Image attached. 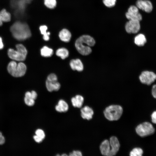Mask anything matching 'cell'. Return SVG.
Segmentation results:
<instances>
[{
  "mask_svg": "<svg viewBox=\"0 0 156 156\" xmlns=\"http://www.w3.org/2000/svg\"><path fill=\"white\" fill-rule=\"evenodd\" d=\"M95 43L94 39L90 36L84 35L79 37L75 42V47L78 51L83 55H87L92 52L90 47Z\"/></svg>",
  "mask_w": 156,
  "mask_h": 156,
  "instance_id": "cell-1",
  "label": "cell"
},
{
  "mask_svg": "<svg viewBox=\"0 0 156 156\" xmlns=\"http://www.w3.org/2000/svg\"><path fill=\"white\" fill-rule=\"evenodd\" d=\"M10 31L14 37L18 40H24L29 38L31 35L30 29L25 23L18 21L12 25Z\"/></svg>",
  "mask_w": 156,
  "mask_h": 156,
  "instance_id": "cell-2",
  "label": "cell"
},
{
  "mask_svg": "<svg viewBox=\"0 0 156 156\" xmlns=\"http://www.w3.org/2000/svg\"><path fill=\"white\" fill-rule=\"evenodd\" d=\"M120 144L117 138L115 136L111 137L109 141H103L100 145V148L101 154L105 156L115 155L118 151Z\"/></svg>",
  "mask_w": 156,
  "mask_h": 156,
  "instance_id": "cell-3",
  "label": "cell"
},
{
  "mask_svg": "<svg viewBox=\"0 0 156 156\" xmlns=\"http://www.w3.org/2000/svg\"><path fill=\"white\" fill-rule=\"evenodd\" d=\"M16 50L9 49L8 51L9 57L11 59L18 61L24 60L27 54V51L25 46L21 44L16 45Z\"/></svg>",
  "mask_w": 156,
  "mask_h": 156,
  "instance_id": "cell-4",
  "label": "cell"
},
{
  "mask_svg": "<svg viewBox=\"0 0 156 156\" xmlns=\"http://www.w3.org/2000/svg\"><path fill=\"white\" fill-rule=\"evenodd\" d=\"M7 70L8 73L12 76L21 77L25 73L27 67L25 64L22 62L17 64L15 61H12L8 64Z\"/></svg>",
  "mask_w": 156,
  "mask_h": 156,
  "instance_id": "cell-5",
  "label": "cell"
},
{
  "mask_svg": "<svg viewBox=\"0 0 156 156\" xmlns=\"http://www.w3.org/2000/svg\"><path fill=\"white\" fill-rule=\"evenodd\" d=\"M123 109L119 105H112L107 107L104 112L105 117L110 121L118 120L122 115Z\"/></svg>",
  "mask_w": 156,
  "mask_h": 156,
  "instance_id": "cell-6",
  "label": "cell"
},
{
  "mask_svg": "<svg viewBox=\"0 0 156 156\" xmlns=\"http://www.w3.org/2000/svg\"><path fill=\"white\" fill-rule=\"evenodd\" d=\"M135 131L139 136L144 137L153 134L155 132V129L151 123L146 122L138 125Z\"/></svg>",
  "mask_w": 156,
  "mask_h": 156,
  "instance_id": "cell-7",
  "label": "cell"
},
{
  "mask_svg": "<svg viewBox=\"0 0 156 156\" xmlns=\"http://www.w3.org/2000/svg\"><path fill=\"white\" fill-rule=\"evenodd\" d=\"M57 80V76L55 74L51 73L48 76L46 81V86L49 91H57L60 89V85Z\"/></svg>",
  "mask_w": 156,
  "mask_h": 156,
  "instance_id": "cell-8",
  "label": "cell"
},
{
  "mask_svg": "<svg viewBox=\"0 0 156 156\" xmlns=\"http://www.w3.org/2000/svg\"><path fill=\"white\" fill-rule=\"evenodd\" d=\"M126 18L129 20H136L140 21L142 19V16L139 12V9L135 5L130 6L125 13Z\"/></svg>",
  "mask_w": 156,
  "mask_h": 156,
  "instance_id": "cell-9",
  "label": "cell"
},
{
  "mask_svg": "<svg viewBox=\"0 0 156 156\" xmlns=\"http://www.w3.org/2000/svg\"><path fill=\"white\" fill-rule=\"evenodd\" d=\"M141 82L148 85H150L156 79V74L152 71H143L139 77Z\"/></svg>",
  "mask_w": 156,
  "mask_h": 156,
  "instance_id": "cell-10",
  "label": "cell"
},
{
  "mask_svg": "<svg viewBox=\"0 0 156 156\" xmlns=\"http://www.w3.org/2000/svg\"><path fill=\"white\" fill-rule=\"evenodd\" d=\"M126 32L129 34H136L140 29V21L133 20H129L125 26Z\"/></svg>",
  "mask_w": 156,
  "mask_h": 156,
  "instance_id": "cell-11",
  "label": "cell"
},
{
  "mask_svg": "<svg viewBox=\"0 0 156 156\" xmlns=\"http://www.w3.org/2000/svg\"><path fill=\"white\" fill-rule=\"evenodd\" d=\"M136 5L139 9L147 13L151 12L153 8L152 3L149 0H137Z\"/></svg>",
  "mask_w": 156,
  "mask_h": 156,
  "instance_id": "cell-12",
  "label": "cell"
},
{
  "mask_svg": "<svg viewBox=\"0 0 156 156\" xmlns=\"http://www.w3.org/2000/svg\"><path fill=\"white\" fill-rule=\"evenodd\" d=\"M81 116L84 119L89 120L92 118L94 114L92 109L89 106H86L81 109Z\"/></svg>",
  "mask_w": 156,
  "mask_h": 156,
  "instance_id": "cell-13",
  "label": "cell"
},
{
  "mask_svg": "<svg viewBox=\"0 0 156 156\" xmlns=\"http://www.w3.org/2000/svg\"><path fill=\"white\" fill-rule=\"evenodd\" d=\"M70 65L71 69L74 70L81 71L83 69V64L79 59L72 60L70 62Z\"/></svg>",
  "mask_w": 156,
  "mask_h": 156,
  "instance_id": "cell-14",
  "label": "cell"
},
{
  "mask_svg": "<svg viewBox=\"0 0 156 156\" xmlns=\"http://www.w3.org/2000/svg\"><path fill=\"white\" fill-rule=\"evenodd\" d=\"M59 36L61 40L67 42H69L70 40L71 34L70 31L68 29H64L60 32Z\"/></svg>",
  "mask_w": 156,
  "mask_h": 156,
  "instance_id": "cell-15",
  "label": "cell"
},
{
  "mask_svg": "<svg viewBox=\"0 0 156 156\" xmlns=\"http://www.w3.org/2000/svg\"><path fill=\"white\" fill-rule=\"evenodd\" d=\"M11 20V15L5 9L0 11V26H1L3 22H8Z\"/></svg>",
  "mask_w": 156,
  "mask_h": 156,
  "instance_id": "cell-16",
  "label": "cell"
},
{
  "mask_svg": "<svg viewBox=\"0 0 156 156\" xmlns=\"http://www.w3.org/2000/svg\"><path fill=\"white\" fill-rule=\"evenodd\" d=\"M55 109L59 112H66L68 110V106L65 101L61 99L59 101L58 104L55 106Z\"/></svg>",
  "mask_w": 156,
  "mask_h": 156,
  "instance_id": "cell-17",
  "label": "cell"
},
{
  "mask_svg": "<svg viewBox=\"0 0 156 156\" xmlns=\"http://www.w3.org/2000/svg\"><path fill=\"white\" fill-rule=\"evenodd\" d=\"M84 101L83 97L80 95H76L72 98L71 101L73 106L75 107H81L83 104Z\"/></svg>",
  "mask_w": 156,
  "mask_h": 156,
  "instance_id": "cell-18",
  "label": "cell"
},
{
  "mask_svg": "<svg viewBox=\"0 0 156 156\" xmlns=\"http://www.w3.org/2000/svg\"><path fill=\"white\" fill-rule=\"evenodd\" d=\"M135 43L139 46H143L146 42L145 36L143 34H138L134 38Z\"/></svg>",
  "mask_w": 156,
  "mask_h": 156,
  "instance_id": "cell-19",
  "label": "cell"
},
{
  "mask_svg": "<svg viewBox=\"0 0 156 156\" xmlns=\"http://www.w3.org/2000/svg\"><path fill=\"white\" fill-rule=\"evenodd\" d=\"M53 50L47 46H44L40 49L41 55L44 57H49L51 56L53 54Z\"/></svg>",
  "mask_w": 156,
  "mask_h": 156,
  "instance_id": "cell-20",
  "label": "cell"
},
{
  "mask_svg": "<svg viewBox=\"0 0 156 156\" xmlns=\"http://www.w3.org/2000/svg\"><path fill=\"white\" fill-rule=\"evenodd\" d=\"M56 55L62 59H64L68 57L69 52L68 50L64 48H61L57 50L56 52Z\"/></svg>",
  "mask_w": 156,
  "mask_h": 156,
  "instance_id": "cell-21",
  "label": "cell"
},
{
  "mask_svg": "<svg viewBox=\"0 0 156 156\" xmlns=\"http://www.w3.org/2000/svg\"><path fill=\"white\" fill-rule=\"evenodd\" d=\"M39 29L41 34L43 36V39L45 41L49 40L50 33L49 32L47 31V27L45 25H42L40 27Z\"/></svg>",
  "mask_w": 156,
  "mask_h": 156,
  "instance_id": "cell-22",
  "label": "cell"
},
{
  "mask_svg": "<svg viewBox=\"0 0 156 156\" xmlns=\"http://www.w3.org/2000/svg\"><path fill=\"white\" fill-rule=\"evenodd\" d=\"M143 151L140 148H135L130 153L131 156H141L143 154Z\"/></svg>",
  "mask_w": 156,
  "mask_h": 156,
  "instance_id": "cell-23",
  "label": "cell"
},
{
  "mask_svg": "<svg viewBox=\"0 0 156 156\" xmlns=\"http://www.w3.org/2000/svg\"><path fill=\"white\" fill-rule=\"evenodd\" d=\"M44 3L47 7L50 9L54 8L56 5V0H44Z\"/></svg>",
  "mask_w": 156,
  "mask_h": 156,
  "instance_id": "cell-24",
  "label": "cell"
},
{
  "mask_svg": "<svg viewBox=\"0 0 156 156\" xmlns=\"http://www.w3.org/2000/svg\"><path fill=\"white\" fill-rule=\"evenodd\" d=\"M116 1V0H103V1L106 6L111 8L115 5Z\"/></svg>",
  "mask_w": 156,
  "mask_h": 156,
  "instance_id": "cell-25",
  "label": "cell"
},
{
  "mask_svg": "<svg viewBox=\"0 0 156 156\" xmlns=\"http://www.w3.org/2000/svg\"><path fill=\"white\" fill-rule=\"evenodd\" d=\"M24 101L25 104L29 106H32L35 104V100L31 98L25 97Z\"/></svg>",
  "mask_w": 156,
  "mask_h": 156,
  "instance_id": "cell-26",
  "label": "cell"
},
{
  "mask_svg": "<svg viewBox=\"0 0 156 156\" xmlns=\"http://www.w3.org/2000/svg\"><path fill=\"white\" fill-rule=\"evenodd\" d=\"M35 133L36 135L41 138L43 139L44 138L45 136V134L42 129H38L36 130Z\"/></svg>",
  "mask_w": 156,
  "mask_h": 156,
  "instance_id": "cell-27",
  "label": "cell"
},
{
  "mask_svg": "<svg viewBox=\"0 0 156 156\" xmlns=\"http://www.w3.org/2000/svg\"><path fill=\"white\" fill-rule=\"evenodd\" d=\"M69 156H81L82 154L81 152L79 151H74L72 152L69 153Z\"/></svg>",
  "mask_w": 156,
  "mask_h": 156,
  "instance_id": "cell-28",
  "label": "cell"
},
{
  "mask_svg": "<svg viewBox=\"0 0 156 156\" xmlns=\"http://www.w3.org/2000/svg\"><path fill=\"white\" fill-rule=\"evenodd\" d=\"M151 118L152 122L156 124V111L153 112L151 115Z\"/></svg>",
  "mask_w": 156,
  "mask_h": 156,
  "instance_id": "cell-29",
  "label": "cell"
},
{
  "mask_svg": "<svg viewBox=\"0 0 156 156\" xmlns=\"http://www.w3.org/2000/svg\"><path fill=\"white\" fill-rule=\"evenodd\" d=\"M33 138L36 142L38 143L41 142L43 140L41 138L36 135L34 136Z\"/></svg>",
  "mask_w": 156,
  "mask_h": 156,
  "instance_id": "cell-30",
  "label": "cell"
},
{
  "mask_svg": "<svg viewBox=\"0 0 156 156\" xmlns=\"http://www.w3.org/2000/svg\"><path fill=\"white\" fill-rule=\"evenodd\" d=\"M152 94L154 98L156 99V84L153 85L152 87Z\"/></svg>",
  "mask_w": 156,
  "mask_h": 156,
  "instance_id": "cell-31",
  "label": "cell"
},
{
  "mask_svg": "<svg viewBox=\"0 0 156 156\" xmlns=\"http://www.w3.org/2000/svg\"><path fill=\"white\" fill-rule=\"evenodd\" d=\"M5 142V139L4 137L2 135L1 132H0V145H2Z\"/></svg>",
  "mask_w": 156,
  "mask_h": 156,
  "instance_id": "cell-32",
  "label": "cell"
},
{
  "mask_svg": "<svg viewBox=\"0 0 156 156\" xmlns=\"http://www.w3.org/2000/svg\"><path fill=\"white\" fill-rule=\"evenodd\" d=\"M31 98L34 99H36L37 96V94L36 92L34 91L33 90L31 92Z\"/></svg>",
  "mask_w": 156,
  "mask_h": 156,
  "instance_id": "cell-33",
  "label": "cell"
},
{
  "mask_svg": "<svg viewBox=\"0 0 156 156\" xmlns=\"http://www.w3.org/2000/svg\"><path fill=\"white\" fill-rule=\"evenodd\" d=\"M3 44L2 42V40L1 37H0V49H2L3 47Z\"/></svg>",
  "mask_w": 156,
  "mask_h": 156,
  "instance_id": "cell-34",
  "label": "cell"
},
{
  "mask_svg": "<svg viewBox=\"0 0 156 156\" xmlns=\"http://www.w3.org/2000/svg\"><path fill=\"white\" fill-rule=\"evenodd\" d=\"M67 155L66 154H63L62 155V156H67Z\"/></svg>",
  "mask_w": 156,
  "mask_h": 156,
  "instance_id": "cell-35",
  "label": "cell"
}]
</instances>
